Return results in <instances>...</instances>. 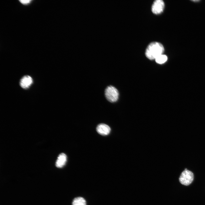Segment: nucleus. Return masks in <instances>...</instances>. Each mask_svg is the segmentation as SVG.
Here are the masks:
<instances>
[{
  "instance_id": "nucleus-1",
  "label": "nucleus",
  "mask_w": 205,
  "mask_h": 205,
  "mask_svg": "<svg viewBox=\"0 0 205 205\" xmlns=\"http://www.w3.org/2000/svg\"><path fill=\"white\" fill-rule=\"evenodd\" d=\"M164 51V48L161 44L157 42H153L150 43L147 47L145 55L150 60L155 59L159 56L162 54Z\"/></svg>"
},
{
  "instance_id": "nucleus-2",
  "label": "nucleus",
  "mask_w": 205,
  "mask_h": 205,
  "mask_svg": "<svg viewBox=\"0 0 205 205\" xmlns=\"http://www.w3.org/2000/svg\"><path fill=\"white\" fill-rule=\"evenodd\" d=\"M105 95L109 101L114 102L116 101L118 98L119 93L117 89L112 86L106 87L105 90Z\"/></svg>"
},
{
  "instance_id": "nucleus-3",
  "label": "nucleus",
  "mask_w": 205,
  "mask_h": 205,
  "mask_svg": "<svg viewBox=\"0 0 205 205\" xmlns=\"http://www.w3.org/2000/svg\"><path fill=\"white\" fill-rule=\"evenodd\" d=\"M194 177L193 173L186 168L181 173L179 180L181 184L188 186L192 182Z\"/></svg>"
},
{
  "instance_id": "nucleus-4",
  "label": "nucleus",
  "mask_w": 205,
  "mask_h": 205,
  "mask_svg": "<svg viewBox=\"0 0 205 205\" xmlns=\"http://www.w3.org/2000/svg\"><path fill=\"white\" fill-rule=\"evenodd\" d=\"M164 6V3L162 0H155L153 2L152 5V11L155 14H160L163 12Z\"/></svg>"
},
{
  "instance_id": "nucleus-5",
  "label": "nucleus",
  "mask_w": 205,
  "mask_h": 205,
  "mask_svg": "<svg viewBox=\"0 0 205 205\" xmlns=\"http://www.w3.org/2000/svg\"><path fill=\"white\" fill-rule=\"evenodd\" d=\"M33 83L32 78L30 76L25 75L23 76L20 81V87L24 89L28 88Z\"/></svg>"
},
{
  "instance_id": "nucleus-6",
  "label": "nucleus",
  "mask_w": 205,
  "mask_h": 205,
  "mask_svg": "<svg viewBox=\"0 0 205 205\" xmlns=\"http://www.w3.org/2000/svg\"><path fill=\"white\" fill-rule=\"evenodd\" d=\"M96 130L99 134L105 136L109 134L111 129L108 125L104 124H101L97 126Z\"/></svg>"
},
{
  "instance_id": "nucleus-7",
  "label": "nucleus",
  "mask_w": 205,
  "mask_h": 205,
  "mask_svg": "<svg viewBox=\"0 0 205 205\" xmlns=\"http://www.w3.org/2000/svg\"><path fill=\"white\" fill-rule=\"evenodd\" d=\"M67 161V156L63 153L60 154L56 161V165L58 168H62L65 164Z\"/></svg>"
},
{
  "instance_id": "nucleus-8",
  "label": "nucleus",
  "mask_w": 205,
  "mask_h": 205,
  "mask_svg": "<svg viewBox=\"0 0 205 205\" xmlns=\"http://www.w3.org/2000/svg\"><path fill=\"white\" fill-rule=\"evenodd\" d=\"M72 205H86V201L82 197H77L73 200Z\"/></svg>"
},
{
  "instance_id": "nucleus-9",
  "label": "nucleus",
  "mask_w": 205,
  "mask_h": 205,
  "mask_svg": "<svg viewBox=\"0 0 205 205\" xmlns=\"http://www.w3.org/2000/svg\"><path fill=\"white\" fill-rule=\"evenodd\" d=\"M167 56L163 54H161L155 59L156 62L159 64H163L165 63L167 60Z\"/></svg>"
},
{
  "instance_id": "nucleus-10",
  "label": "nucleus",
  "mask_w": 205,
  "mask_h": 205,
  "mask_svg": "<svg viewBox=\"0 0 205 205\" xmlns=\"http://www.w3.org/2000/svg\"><path fill=\"white\" fill-rule=\"evenodd\" d=\"M32 1V0H19V1L21 4L24 5H27L30 4Z\"/></svg>"
}]
</instances>
